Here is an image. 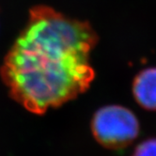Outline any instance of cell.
<instances>
[{"instance_id": "6da1fadb", "label": "cell", "mask_w": 156, "mask_h": 156, "mask_svg": "<svg viewBox=\"0 0 156 156\" xmlns=\"http://www.w3.org/2000/svg\"><path fill=\"white\" fill-rule=\"evenodd\" d=\"M96 42V33L87 22L36 7L7 55L4 81L30 112L60 106L90 87L95 75L90 53Z\"/></svg>"}, {"instance_id": "7a4b0ae2", "label": "cell", "mask_w": 156, "mask_h": 156, "mask_svg": "<svg viewBox=\"0 0 156 156\" xmlns=\"http://www.w3.org/2000/svg\"><path fill=\"white\" fill-rule=\"evenodd\" d=\"M91 129L96 140L110 149H121L135 140L139 123L131 110L121 105H107L95 113Z\"/></svg>"}, {"instance_id": "3957f363", "label": "cell", "mask_w": 156, "mask_h": 156, "mask_svg": "<svg viewBox=\"0 0 156 156\" xmlns=\"http://www.w3.org/2000/svg\"><path fill=\"white\" fill-rule=\"evenodd\" d=\"M133 91L136 102L148 110H156V68L140 72L135 78Z\"/></svg>"}, {"instance_id": "277c9868", "label": "cell", "mask_w": 156, "mask_h": 156, "mask_svg": "<svg viewBox=\"0 0 156 156\" xmlns=\"http://www.w3.org/2000/svg\"><path fill=\"white\" fill-rule=\"evenodd\" d=\"M133 156H156V139H148L138 145Z\"/></svg>"}]
</instances>
